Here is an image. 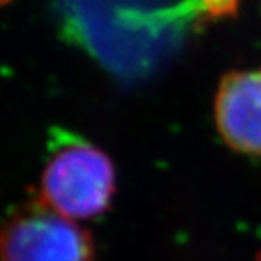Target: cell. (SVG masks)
Instances as JSON below:
<instances>
[{"mask_svg": "<svg viewBox=\"0 0 261 261\" xmlns=\"http://www.w3.org/2000/svg\"><path fill=\"white\" fill-rule=\"evenodd\" d=\"M41 176L39 200L71 221L102 216L116 192L112 160L88 141L56 133Z\"/></svg>", "mask_w": 261, "mask_h": 261, "instance_id": "cell-1", "label": "cell"}, {"mask_svg": "<svg viewBox=\"0 0 261 261\" xmlns=\"http://www.w3.org/2000/svg\"><path fill=\"white\" fill-rule=\"evenodd\" d=\"M92 236L71 219L36 200L22 205L0 231V261H93Z\"/></svg>", "mask_w": 261, "mask_h": 261, "instance_id": "cell-2", "label": "cell"}, {"mask_svg": "<svg viewBox=\"0 0 261 261\" xmlns=\"http://www.w3.org/2000/svg\"><path fill=\"white\" fill-rule=\"evenodd\" d=\"M214 117L229 148L261 158V68L222 76Z\"/></svg>", "mask_w": 261, "mask_h": 261, "instance_id": "cell-3", "label": "cell"}, {"mask_svg": "<svg viewBox=\"0 0 261 261\" xmlns=\"http://www.w3.org/2000/svg\"><path fill=\"white\" fill-rule=\"evenodd\" d=\"M239 0H189L185 15L200 22H211L236 14Z\"/></svg>", "mask_w": 261, "mask_h": 261, "instance_id": "cell-4", "label": "cell"}, {"mask_svg": "<svg viewBox=\"0 0 261 261\" xmlns=\"http://www.w3.org/2000/svg\"><path fill=\"white\" fill-rule=\"evenodd\" d=\"M7 2H10V0H0V5H4V4H7Z\"/></svg>", "mask_w": 261, "mask_h": 261, "instance_id": "cell-5", "label": "cell"}]
</instances>
